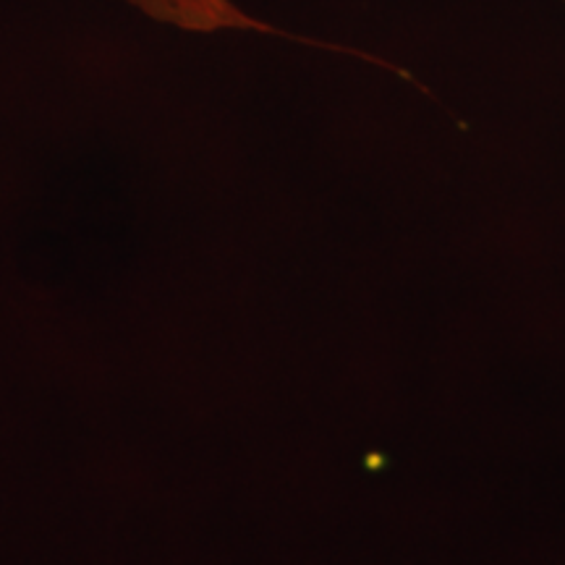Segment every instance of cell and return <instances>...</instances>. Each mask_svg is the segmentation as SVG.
<instances>
[{
	"label": "cell",
	"instance_id": "6da1fadb",
	"mask_svg": "<svg viewBox=\"0 0 565 565\" xmlns=\"http://www.w3.org/2000/svg\"><path fill=\"white\" fill-rule=\"evenodd\" d=\"M147 17L183 32L267 30L246 17L231 0H126Z\"/></svg>",
	"mask_w": 565,
	"mask_h": 565
}]
</instances>
